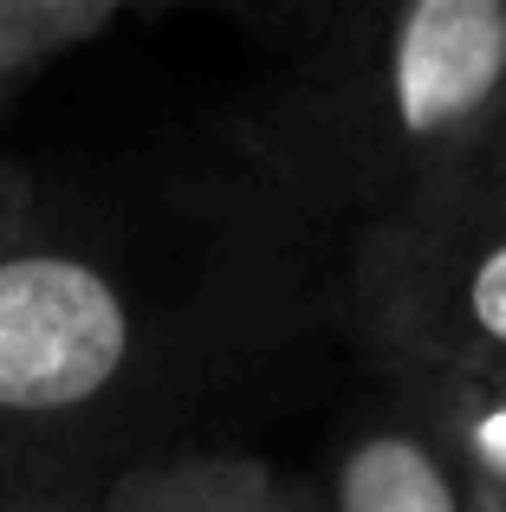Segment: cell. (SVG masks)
Instances as JSON below:
<instances>
[{"label": "cell", "mask_w": 506, "mask_h": 512, "mask_svg": "<svg viewBox=\"0 0 506 512\" xmlns=\"http://www.w3.org/2000/svg\"><path fill=\"white\" fill-rule=\"evenodd\" d=\"M273 72L228 137L253 182L357 227L506 182V0L253 13Z\"/></svg>", "instance_id": "obj_1"}, {"label": "cell", "mask_w": 506, "mask_h": 512, "mask_svg": "<svg viewBox=\"0 0 506 512\" xmlns=\"http://www.w3.org/2000/svg\"><path fill=\"white\" fill-rule=\"evenodd\" d=\"M163 376L156 318L98 253L26 240L0 253V435L78 441Z\"/></svg>", "instance_id": "obj_2"}, {"label": "cell", "mask_w": 506, "mask_h": 512, "mask_svg": "<svg viewBox=\"0 0 506 512\" xmlns=\"http://www.w3.org/2000/svg\"><path fill=\"white\" fill-rule=\"evenodd\" d=\"M344 318L383 383L506 363V182L357 227Z\"/></svg>", "instance_id": "obj_3"}, {"label": "cell", "mask_w": 506, "mask_h": 512, "mask_svg": "<svg viewBox=\"0 0 506 512\" xmlns=\"http://www.w3.org/2000/svg\"><path fill=\"white\" fill-rule=\"evenodd\" d=\"M318 480L331 512H481L455 461L435 448V435L396 389L351 409Z\"/></svg>", "instance_id": "obj_4"}, {"label": "cell", "mask_w": 506, "mask_h": 512, "mask_svg": "<svg viewBox=\"0 0 506 512\" xmlns=\"http://www.w3.org/2000/svg\"><path fill=\"white\" fill-rule=\"evenodd\" d=\"M286 480L241 448H150L91 493V512H286Z\"/></svg>", "instance_id": "obj_5"}, {"label": "cell", "mask_w": 506, "mask_h": 512, "mask_svg": "<svg viewBox=\"0 0 506 512\" xmlns=\"http://www.w3.org/2000/svg\"><path fill=\"white\" fill-rule=\"evenodd\" d=\"M416 409V422L435 435V448L455 461L481 512H506V363L487 370H429L383 383Z\"/></svg>", "instance_id": "obj_6"}, {"label": "cell", "mask_w": 506, "mask_h": 512, "mask_svg": "<svg viewBox=\"0 0 506 512\" xmlns=\"http://www.w3.org/2000/svg\"><path fill=\"white\" fill-rule=\"evenodd\" d=\"M130 20V0H0V111H13L46 72L104 46Z\"/></svg>", "instance_id": "obj_7"}, {"label": "cell", "mask_w": 506, "mask_h": 512, "mask_svg": "<svg viewBox=\"0 0 506 512\" xmlns=\"http://www.w3.org/2000/svg\"><path fill=\"white\" fill-rule=\"evenodd\" d=\"M46 234V201H39V175L13 156H0V253L26 247Z\"/></svg>", "instance_id": "obj_8"}, {"label": "cell", "mask_w": 506, "mask_h": 512, "mask_svg": "<svg viewBox=\"0 0 506 512\" xmlns=\"http://www.w3.org/2000/svg\"><path fill=\"white\" fill-rule=\"evenodd\" d=\"M91 493L65 474H26V480H0V512H91Z\"/></svg>", "instance_id": "obj_9"}, {"label": "cell", "mask_w": 506, "mask_h": 512, "mask_svg": "<svg viewBox=\"0 0 506 512\" xmlns=\"http://www.w3.org/2000/svg\"><path fill=\"white\" fill-rule=\"evenodd\" d=\"M286 512H331L325 480H318V474H292L286 480Z\"/></svg>", "instance_id": "obj_10"}]
</instances>
